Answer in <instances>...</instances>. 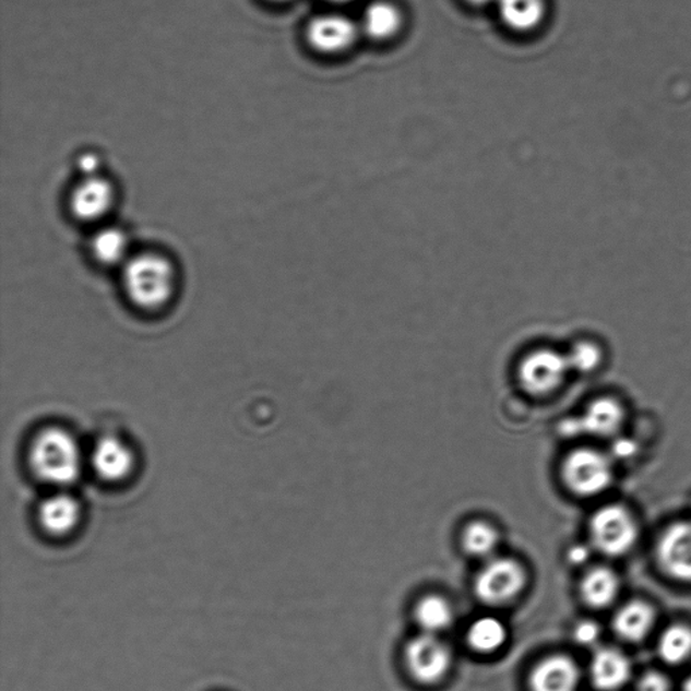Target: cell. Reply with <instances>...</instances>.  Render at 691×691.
Listing matches in <instances>:
<instances>
[{
	"instance_id": "cell-5",
	"label": "cell",
	"mask_w": 691,
	"mask_h": 691,
	"mask_svg": "<svg viewBox=\"0 0 691 691\" xmlns=\"http://www.w3.org/2000/svg\"><path fill=\"white\" fill-rule=\"evenodd\" d=\"M562 479L571 493L593 497L603 493L612 481V465L592 449L571 451L562 464Z\"/></svg>"
},
{
	"instance_id": "cell-23",
	"label": "cell",
	"mask_w": 691,
	"mask_h": 691,
	"mask_svg": "<svg viewBox=\"0 0 691 691\" xmlns=\"http://www.w3.org/2000/svg\"><path fill=\"white\" fill-rule=\"evenodd\" d=\"M91 248L100 264L117 265L128 254L129 241L119 228L107 227L95 234Z\"/></svg>"
},
{
	"instance_id": "cell-27",
	"label": "cell",
	"mask_w": 691,
	"mask_h": 691,
	"mask_svg": "<svg viewBox=\"0 0 691 691\" xmlns=\"http://www.w3.org/2000/svg\"><path fill=\"white\" fill-rule=\"evenodd\" d=\"M636 691H670V682L664 674L651 671L639 679Z\"/></svg>"
},
{
	"instance_id": "cell-30",
	"label": "cell",
	"mask_w": 691,
	"mask_h": 691,
	"mask_svg": "<svg viewBox=\"0 0 691 691\" xmlns=\"http://www.w3.org/2000/svg\"><path fill=\"white\" fill-rule=\"evenodd\" d=\"M467 2L476 5H485L492 2H497V0H467Z\"/></svg>"
},
{
	"instance_id": "cell-6",
	"label": "cell",
	"mask_w": 691,
	"mask_h": 691,
	"mask_svg": "<svg viewBox=\"0 0 691 691\" xmlns=\"http://www.w3.org/2000/svg\"><path fill=\"white\" fill-rule=\"evenodd\" d=\"M570 369L568 356L551 348H538L519 364L517 379L528 395L545 397L561 388Z\"/></svg>"
},
{
	"instance_id": "cell-15",
	"label": "cell",
	"mask_w": 691,
	"mask_h": 691,
	"mask_svg": "<svg viewBox=\"0 0 691 691\" xmlns=\"http://www.w3.org/2000/svg\"><path fill=\"white\" fill-rule=\"evenodd\" d=\"M655 622V610L645 601H631L615 615L612 627L622 641L638 643L647 638Z\"/></svg>"
},
{
	"instance_id": "cell-4",
	"label": "cell",
	"mask_w": 691,
	"mask_h": 691,
	"mask_svg": "<svg viewBox=\"0 0 691 691\" xmlns=\"http://www.w3.org/2000/svg\"><path fill=\"white\" fill-rule=\"evenodd\" d=\"M404 662L416 682L430 687L448 676L453 654L439 635L421 632L405 645Z\"/></svg>"
},
{
	"instance_id": "cell-9",
	"label": "cell",
	"mask_w": 691,
	"mask_h": 691,
	"mask_svg": "<svg viewBox=\"0 0 691 691\" xmlns=\"http://www.w3.org/2000/svg\"><path fill=\"white\" fill-rule=\"evenodd\" d=\"M356 38V25L344 15H319L307 27L308 43L322 53H339L350 48Z\"/></svg>"
},
{
	"instance_id": "cell-16",
	"label": "cell",
	"mask_w": 691,
	"mask_h": 691,
	"mask_svg": "<svg viewBox=\"0 0 691 691\" xmlns=\"http://www.w3.org/2000/svg\"><path fill=\"white\" fill-rule=\"evenodd\" d=\"M624 421V409L613 398H598L581 416L580 430L594 437H612Z\"/></svg>"
},
{
	"instance_id": "cell-2",
	"label": "cell",
	"mask_w": 691,
	"mask_h": 691,
	"mask_svg": "<svg viewBox=\"0 0 691 691\" xmlns=\"http://www.w3.org/2000/svg\"><path fill=\"white\" fill-rule=\"evenodd\" d=\"M175 282L172 264L156 253L136 255L124 266L126 293L135 306L145 310L167 305L175 293Z\"/></svg>"
},
{
	"instance_id": "cell-26",
	"label": "cell",
	"mask_w": 691,
	"mask_h": 691,
	"mask_svg": "<svg viewBox=\"0 0 691 691\" xmlns=\"http://www.w3.org/2000/svg\"><path fill=\"white\" fill-rule=\"evenodd\" d=\"M599 635H601V631H599V627L597 622L586 620L581 621L574 628V641L584 647H589V645L596 644L598 642Z\"/></svg>"
},
{
	"instance_id": "cell-18",
	"label": "cell",
	"mask_w": 691,
	"mask_h": 691,
	"mask_svg": "<svg viewBox=\"0 0 691 691\" xmlns=\"http://www.w3.org/2000/svg\"><path fill=\"white\" fill-rule=\"evenodd\" d=\"M454 608L441 594H427L415 605L414 618L421 632L441 635L454 621Z\"/></svg>"
},
{
	"instance_id": "cell-3",
	"label": "cell",
	"mask_w": 691,
	"mask_h": 691,
	"mask_svg": "<svg viewBox=\"0 0 691 691\" xmlns=\"http://www.w3.org/2000/svg\"><path fill=\"white\" fill-rule=\"evenodd\" d=\"M527 584V570L515 558L492 557L478 571L474 594L489 607H504L515 601Z\"/></svg>"
},
{
	"instance_id": "cell-25",
	"label": "cell",
	"mask_w": 691,
	"mask_h": 691,
	"mask_svg": "<svg viewBox=\"0 0 691 691\" xmlns=\"http://www.w3.org/2000/svg\"><path fill=\"white\" fill-rule=\"evenodd\" d=\"M570 368L587 373L598 367L601 361V350L591 342L576 345L568 356Z\"/></svg>"
},
{
	"instance_id": "cell-14",
	"label": "cell",
	"mask_w": 691,
	"mask_h": 691,
	"mask_svg": "<svg viewBox=\"0 0 691 691\" xmlns=\"http://www.w3.org/2000/svg\"><path fill=\"white\" fill-rule=\"evenodd\" d=\"M38 519L43 528L50 535L70 534L80 520L79 502L65 493L50 496L39 505Z\"/></svg>"
},
{
	"instance_id": "cell-21",
	"label": "cell",
	"mask_w": 691,
	"mask_h": 691,
	"mask_svg": "<svg viewBox=\"0 0 691 691\" xmlns=\"http://www.w3.org/2000/svg\"><path fill=\"white\" fill-rule=\"evenodd\" d=\"M462 547L470 557L490 559L500 544L499 531L484 520H474L462 531Z\"/></svg>"
},
{
	"instance_id": "cell-32",
	"label": "cell",
	"mask_w": 691,
	"mask_h": 691,
	"mask_svg": "<svg viewBox=\"0 0 691 691\" xmlns=\"http://www.w3.org/2000/svg\"><path fill=\"white\" fill-rule=\"evenodd\" d=\"M327 2H331V3H346V2H350V0H327Z\"/></svg>"
},
{
	"instance_id": "cell-20",
	"label": "cell",
	"mask_w": 691,
	"mask_h": 691,
	"mask_svg": "<svg viewBox=\"0 0 691 691\" xmlns=\"http://www.w3.org/2000/svg\"><path fill=\"white\" fill-rule=\"evenodd\" d=\"M466 641L478 654H495L508 641L507 626L495 616H482L472 622Z\"/></svg>"
},
{
	"instance_id": "cell-22",
	"label": "cell",
	"mask_w": 691,
	"mask_h": 691,
	"mask_svg": "<svg viewBox=\"0 0 691 691\" xmlns=\"http://www.w3.org/2000/svg\"><path fill=\"white\" fill-rule=\"evenodd\" d=\"M402 26V14L395 5L388 2H374L365 11L362 27L373 39H386L395 36Z\"/></svg>"
},
{
	"instance_id": "cell-24",
	"label": "cell",
	"mask_w": 691,
	"mask_h": 691,
	"mask_svg": "<svg viewBox=\"0 0 691 691\" xmlns=\"http://www.w3.org/2000/svg\"><path fill=\"white\" fill-rule=\"evenodd\" d=\"M658 653L668 665L688 660L691 655V628L683 624L668 627L659 639Z\"/></svg>"
},
{
	"instance_id": "cell-1",
	"label": "cell",
	"mask_w": 691,
	"mask_h": 691,
	"mask_svg": "<svg viewBox=\"0 0 691 691\" xmlns=\"http://www.w3.org/2000/svg\"><path fill=\"white\" fill-rule=\"evenodd\" d=\"M28 464L41 481L64 487L80 476L82 453L70 432L51 427L34 439Z\"/></svg>"
},
{
	"instance_id": "cell-8",
	"label": "cell",
	"mask_w": 691,
	"mask_h": 691,
	"mask_svg": "<svg viewBox=\"0 0 691 691\" xmlns=\"http://www.w3.org/2000/svg\"><path fill=\"white\" fill-rule=\"evenodd\" d=\"M659 567L670 579L691 582V522L672 524L656 548Z\"/></svg>"
},
{
	"instance_id": "cell-11",
	"label": "cell",
	"mask_w": 691,
	"mask_h": 691,
	"mask_svg": "<svg viewBox=\"0 0 691 691\" xmlns=\"http://www.w3.org/2000/svg\"><path fill=\"white\" fill-rule=\"evenodd\" d=\"M580 670L568 655H550L536 664L529 672L531 691H576Z\"/></svg>"
},
{
	"instance_id": "cell-31",
	"label": "cell",
	"mask_w": 691,
	"mask_h": 691,
	"mask_svg": "<svg viewBox=\"0 0 691 691\" xmlns=\"http://www.w3.org/2000/svg\"><path fill=\"white\" fill-rule=\"evenodd\" d=\"M683 691H691V674L688 677L687 681H684Z\"/></svg>"
},
{
	"instance_id": "cell-7",
	"label": "cell",
	"mask_w": 691,
	"mask_h": 691,
	"mask_svg": "<svg viewBox=\"0 0 691 691\" xmlns=\"http://www.w3.org/2000/svg\"><path fill=\"white\" fill-rule=\"evenodd\" d=\"M638 524L620 505H608L594 513L591 522L593 546L609 557L624 556L635 546Z\"/></svg>"
},
{
	"instance_id": "cell-13",
	"label": "cell",
	"mask_w": 691,
	"mask_h": 691,
	"mask_svg": "<svg viewBox=\"0 0 691 691\" xmlns=\"http://www.w3.org/2000/svg\"><path fill=\"white\" fill-rule=\"evenodd\" d=\"M631 677V664L619 650L599 648L591 662L593 687L599 691H615L624 687Z\"/></svg>"
},
{
	"instance_id": "cell-33",
	"label": "cell",
	"mask_w": 691,
	"mask_h": 691,
	"mask_svg": "<svg viewBox=\"0 0 691 691\" xmlns=\"http://www.w3.org/2000/svg\"><path fill=\"white\" fill-rule=\"evenodd\" d=\"M273 2H285V0H273Z\"/></svg>"
},
{
	"instance_id": "cell-29",
	"label": "cell",
	"mask_w": 691,
	"mask_h": 691,
	"mask_svg": "<svg viewBox=\"0 0 691 691\" xmlns=\"http://www.w3.org/2000/svg\"><path fill=\"white\" fill-rule=\"evenodd\" d=\"M587 558H589V552L585 547H574L569 553V561L573 564L585 563Z\"/></svg>"
},
{
	"instance_id": "cell-28",
	"label": "cell",
	"mask_w": 691,
	"mask_h": 691,
	"mask_svg": "<svg viewBox=\"0 0 691 691\" xmlns=\"http://www.w3.org/2000/svg\"><path fill=\"white\" fill-rule=\"evenodd\" d=\"M79 169L82 170L84 177L98 176V156H96V154H84V156L79 159Z\"/></svg>"
},
{
	"instance_id": "cell-12",
	"label": "cell",
	"mask_w": 691,
	"mask_h": 691,
	"mask_svg": "<svg viewBox=\"0 0 691 691\" xmlns=\"http://www.w3.org/2000/svg\"><path fill=\"white\" fill-rule=\"evenodd\" d=\"M134 453L121 439L108 437L96 444L93 466L98 476L106 481H123L133 472Z\"/></svg>"
},
{
	"instance_id": "cell-17",
	"label": "cell",
	"mask_w": 691,
	"mask_h": 691,
	"mask_svg": "<svg viewBox=\"0 0 691 691\" xmlns=\"http://www.w3.org/2000/svg\"><path fill=\"white\" fill-rule=\"evenodd\" d=\"M619 576L612 569L596 568L587 571L581 581V597L587 607L603 609L609 607L619 594Z\"/></svg>"
},
{
	"instance_id": "cell-19",
	"label": "cell",
	"mask_w": 691,
	"mask_h": 691,
	"mask_svg": "<svg viewBox=\"0 0 691 691\" xmlns=\"http://www.w3.org/2000/svg\"><path fill=\"white\" fill-rule=\"evenodd\" d=\"M504 24L516 32H529L544 20V0H497Z\"/></svg>"
},
{
	"instance_id": "cell-10",
	"label": "cell",
	"mask_w": 691,
	"mask_h": 691,
	"mask_svg": "<svg viewBox=\"0 0 691 691\" xmlns=\"http://www.w3.org/2000/svg\"><path fill=\"white\" fill-rule=\"evenodd\" d=\"M114 200L116 192L110 181L100 176L84 177L72 192L71 210L78 219L95 222L110 213Z\"/></svg>"
}]
</instances>
